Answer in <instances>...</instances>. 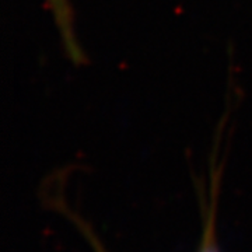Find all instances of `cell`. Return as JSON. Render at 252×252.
<instances>
[{
    "instance_id": "6da1fadb",
    "label": "cell",
    "mask_w": 252,
    "mask_h": 252,
    "mask_svg": "<svg viewBox=\"0 0 252 252\" xmlns=\"http://www.w3.org/2000/svg\"><path fill=\"white\" fill-rule=\"evenodd\" d=\"M48 10L51 11L55 26L61 36L64 52L67 58L76 64H81L86 61L80 42L77 39L74 27V13L70 0H45Z\"/></svg>"
},
{
    "instance_id": "7a4b0ae2",
    "label": "cell",
    "mask_w": 252,
    "mask_h": 252,
    "mask_svg": "<svg viewBox=\"0 0 252 252\" xmlns=\"http://www.w3.org/2000/svg\"><path fill=\"white\" fill-rule=\"evenodd\" d=\"M200 252H219L215 244V233H213V224L212 221L207 223L206 230H205V238H203V245L200 248Z\"/></svg>"
},
{
    "instance_id": "3957f363",
    "label": "cell",
    "mask_w": 252,
    "mask_h": 252,
    "mask_svg": "<svg viewBox=\"0 0 252 252\" xmlns=\"http://www.w3.org/2000/svg\"><path fill=\"white\" fill-rule=\"evenodd\" d=\"M90 240H91V243H93V245H94V248H95V251H97V252H105L104 250H102V248H101V247H99V244L97 243L95 240H94V237H93V235L90 237Z\"/></svg>"
}]
</instances>
